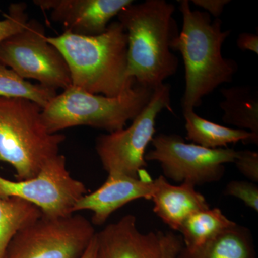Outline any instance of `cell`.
<instances>
[{
    "label": "cell",
    "mask_w": 258,
    "mask_h": 258,
    "mask_svg": "<svg viewBox=\"0 0 258 258\" xmlns=\"http://www.w3.org/2000/svg\"><path fill=\"white\" fill-rule=\"evenodd\" d=\"M174 11L166 0H146L125 7L117 16L128 37L127 74L141 86L155 89L177 71L173 46L179 31Z\"/></svg>",
    "instance_id": "6da1fadb"
},
{
    "label": "cell",
    "mask_w": 258,
    "mask_h": 258,
    "mask_svg": "<svg viewBox=\"0 0 258 258\" xmlns=\"http://www.w3.org/2000/svg\"><path fill=\"white\" fill-rule=\"evenodd\" d=\"M178 3L183 25L173 51L179 52L184 61L185 88L181 104L186 112L201 106L203 98L219 86L232 82L238 64L222 56V45L231 30L222 29V20L212 21L206 12L191 9L188 0Z\"/></svg>",
    "instance_id": "7a4b0ae2"
},
{
    "label": "cell",
    "mask_w": 258,
    "mask_h": 258,
    "mask_svg": "<svg viewBox=\"0 0 258 258\" xmlns=\"http://www.w3.org/2000/svg\"><path fill=\"white\" fill-rule=\"evenodd\" d=\"M46 40L63 56L72 86L93 94L117 97L136 83L127 74L128 37L118 20L96 36L64 31Z\"/></svg>",
    "instance_id": "3957f363"
},
{
    "label": "cell",
    "mask_w": 258,
    "mask_h": 258,
    "mask_svg": "<svg viewBox=\"0 0 258 258\" xmlns=\"http://www.w3.org/2000/svg\"><path fill=\"white\" fill-rule=\"evenodd\" d=\"M154 91L136 83L123 94L108 97L71 85L42 108V120L51 134L81 125L112 133L125 128L128 121L140 114Z\"/></svg>",
    "instance_id": "277c9868"
},
{
    "label": "cell",
    "mask_w": 258,
    "mask_h": 258,
    "mask_svg": "<svg viewBox=\"0 0 258 258\" xmlns=\"http://www.w3.org/2000/svg\"><path fill=\"white\" fill-rule=\"evenodd\" d=\"M42 111L30 100L0 97V161L15 169L17 181L37 176L66 140L63 134L48 133Z\"/></svg>",
    "instance_id": "5b68a950"
},
{
    "label": "cell",
    "mask_w": 258,
    "mask_h": 258,
    "mask_svg": "<svg viewBox=\"0 0 258 258\" xmlns=\"http://www.w3.org/2000/svg\"><path fill=\"white\" fill-rule=\"evenodd\" d=\"M164 110L173 112L171 87L165 83L154 89L147 106L128 127L97 137L96 153L108 175L140 179L147 166L145 154L155 136L156 120Z\"/></svg>",
    "instance_id": "8992f818"
},
{
    "label": "cell",
    "mask_w": 258,
    "mask_h": 258,
    "mask_svg": "<svg viewBox=\"0 0 258 258\" xmlns=\"http://www.w3.org/2000/svg\"><path fill=\"white\" fill-rule=\"evenodd\" d=\"M151 143L154 149L146 153V161L159 162L166 179L195 186L220 181L225 175V164L235 162L238 152L186 143L175 134H157Z\"/></svg>",
    "instance_id": "52a82bcc"
},
{
    "label": "cell",
    "mask_w": 258,
    "mask_h": 258,
    "mask_svg": "<svg viewBox=\"0 0 258 258\" xmlns=\"http://www.w3.org/2000/svg\"><path fill=\"white\" fill-rule=\"evenodd\" d=\"M96 233L83 215H42L15 236L5 258H79Z\"/></svg>",
    "instance_id": "ba28073f"
},
{
    "label": "cell",
    "mask_w": 258,
    "mask_h": 258,
    "mask_svg": "<svg viewBox=\"0 0 258 258\" xmlns=\"http://www.w3.org/2000/svg\"><path fill=\"white\" fill-rule=\"evenodd\" d=\"M45 28L29 20L21 32L0 44V62L23 79H33L45 87L66 90L72 85L67 62L46 40Z\"/></svg>",
    "instance_id": "9c48e42d"
},
{
    "label": "cell",
    "mask_w": 258,
    "mask_h": 258,
    "mask_svg": "<svg viewBox=\"0 0 258 258\" xmlns=\"http://www.w3.org/2000/svg\"><path fill=\"white\" fill-rule=\"evenodd\" d=\"M87 193L82 181L71 176L66 158L60 154L51 159L32 179L12 181L0 176V198L21 199L35 205L45 217L74 214V205Z\"/></svg>",
    "instance_id": "30bf717a"
},
{
    "label": "cell",
    "mask_w": 258,
    "mask_h": 258,
    "mask_svg": "<svg viewBox=\"0 0 258 258\" xmlns=\"http://www.w3.org/2000/svg\"><path fill=\"white\" fill-rule=\"evenodd\" d=\"M52 21L62 24L64 31L96 36L106 31L110 21L133 0H34Z\"/></svg>",
    "instance_id": "8fae6325"
},
{
    "label": "cell",
    "mask_w": 258,
    "mask_h": 258,
    "mask_svg": "<svg viewBox=\"0 0 258 258\" xmlns=\"http://www.w3.org/2000/svg\"><path fill=\"white\" fill-rule=\"evenodd\" d=\"M161 232L143 233L126 215L96 232L97 258H162Z\"/></svg>",
    "instance_id": "7c38bea8"
},
{
    "label": "cell",
    "mask_w": 258,
    "mask_h": 258,
    "mask_svg": "<svg viewBox=\"0 0 258 258\" xmlns=\"http://www.w3.org/2000/svg\"><path fill=\"white\" fill-rule=\"evenodd\" d=\"M154 180L122 175H108L104 183L93 192L82 197L73 212H92L91 223L103 225L110 216L124 205L139 199H152Z\"/></svg>",
    "instance_id": "4fadbf2b"
},
{
    "label": "cell",
    "mask_w": 258,
    "mask_h": 258,
    "mask_svg": "<svg viewBox=\"0 0 258 258\" xmlns=\"http://www.w3.org/2000/svg\"><path fill=\"white\" fill-rule=\"evenodd\" d=\"M154 212L172 230L179 231L191 214L210 208L206 199L188 182L173 185L164 176L154 180Z\"/></svg>",
    "instance_id": "5bb4252c"
},
{
    "label": "cell",
    "mask_w": 258,
    "mask_h": 258,
    "mask_svg": "<svg viewBox=\"0 0 258 258\" xmlns=\"http://www.w3.org/2000/svg\"><path fill=\"white\" fill-rule=\"evenodd\" d=\"M176 258H257L253 237L247 227L236 224L195 249L183 246Z\"/></svg>",
    "instance_id": "9a60e30c"
},
{
    "label": "cell",
    "mask_w": 258,
    "mask_h": 258,
    "mask_svg": "<svg viewBox=\"0 0 258 258\" xmlns=\"http://www.w3.org/2000/svg\"><path fill=\"white\" fill-rule=\"evenodd\" d=\"M187 140L207 149L227 148L230 144L242 142L257 145L258 139L250 132L217 124L197 114L195 111L183 112Z\"/></svg>",
    "instance_id": "2e32d148"
},
{
    "label": "cell",
    "mask_w": 258,
    "mask_h": 258,
    "mask_svg": "<svg viewBox=\"0 0 258 258\" xmlns=\"http://www.w3.org/2000/svg\"><path fill=\"white\" fill-rule=\"evenodd\" d=\"M222 120L226 124L247 131L258 139V95L250 86H236L220 90Z\"/></svg>",
    "instance_id": "e0dca14e"
},
{
    "label": "cell",
    "mask_w": 258,
    "mask_h": 258,
    "mask_svg": "<svg viewBox=\"0 0 258 258\" xmlns=\"http://www.w3.org/2000/svg\"><path fill=\"white\" fill-rule=\"evenodd\" d=\"M218 208L191 214L180 227L185 248H197L236 225Z\"/></svg>",
    "instance_id": "ac0fdd59"
},
{
    "label": "cell",
    "mask_w": 258,
    "mask_h": 258,
    "mask_svg": "<svg viewBox=\"0 0 258 258\" xmlns=\"http://www.w3.org/2000/svg\"><path fill=\"white\" fill-rule=\"evenodd\" d=\"M40 209L17 198H0V258H5L15 236L42 216Z\"/></svg>",
    "instance_id": "d6986e66"
},
{
    "label": "cell",
    "mask_w": 258,
    "mask_h": 258,
    "mask_svg": "<svg viewBox=\"0 0 258 258\" xmlns=\"http://www.w3.org/2000/svg\"><path fill=\"white\" fill-rule=\"evenodd\" d=\"M56 95V90L29 82L0 62V97L25 98L43 108Z\"/></svg>",
    "instance_id": "ffe728a7"
},
{
    "label": "cell",
    "mask_w": 258,
    "mask_h": 258,
    "mask_svg": "<svg viewBox=\"0 0 258 258\" xmlns=\"http://www.w3.org/2000/svg\"><path fill=\"white\" fill-rule=\"evenodd\" d=\"M27 8L28 5L25 3L10 5L8 13L0 20V44L25 28L29 20Z\"/></svg>",
    "instance_id": "44dd1931"
},
{
    "label": "cell",
    "mask_w": 258,
    "mask_h": 258,
    "mask_svg": "<svg viewBox=\"0 0 258 258\" xmlns=\"http://www.w3.org/2000/svg\"><path fill=\"white\" fill-rule=\"evenodd\" d=\"M226 196L239 199L248 208L258 211V186L249 181H231L224 189Z\"/></svg>",
    "instance_id": "7402d4cb"
},
{
    "label": "cell",
    "mask_w": 258,
    "mask_h": 258,
    "mask_svg": "<svg viewBox=\"0 0 258 258\" xmlns=\"http://www.w3.org/2000/svg\"><path fill=\"white\" fill-rule=\"evenodd\" d=\"M237 170L249 181L258 182V153L249 150L238 151L235 162Z\"/></svg>",
    "instance_id": "603a6c76"
},
{
    "label": "cell",
    "mask_w": 258,
    "mask_h": 258,
    "mask_svg": "<svg viewBox=\"0 0 258 258\" xmlns=\"http://www.w3.org/2000/svg\"><path fill=\"white\" fill-rule=\"evenodd\" d=\"M162 258H176L183 247V242L179 236L167 232L161 236Z\"/></svg>",
    "instance_id": "cb8c5ba5"
},
{
    "label": "cell",
    "mask_w": 258,
    "mask_h": 258,
    "mask_svg": "<svg viewBox=\"0 0 258 258\" xmlns=\"http://www.w3.org/2000/svg\"><path fill=\"white\" fill-rule=\"evenodd\" d=\"M193 5L205 10L210 16L218 19L223 13L226 5L231 3L230 0H192Z\"/></svg>",
    "instance_id": "d4e9b609"
},
{
    "label": "cell",
    "mask_w": 258,
    "mask_h": 258,
    "mask_svg": "<svg viewBox=\"0 0 258 258\" xmlns=\"http://www.w3.org/2000/svg\"><path fill=\"white\" fill-rule=\"evenodd\" d=\"M237 46L242 51H250L257 55V35L251 32H242L237 37Z\"/></svg>",
    "instance_id": "484cf974"
},
{
    "label": "cell",
    "mask_w": 258,
    "mask_h": 258,
    "mask_svg": "<svg viewBox=\"0 0 258 258\" xmlns=\"http://www.w3.org/2000/svg\"><path fill=\"white\" fill-rule=\"evenodd\" d=\"M79 258H97V242L96 235L88 244L87 248Z\"/></svg>",
    "instance_id": "4316f807"
}]
</instances>
